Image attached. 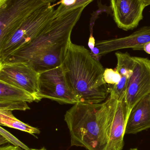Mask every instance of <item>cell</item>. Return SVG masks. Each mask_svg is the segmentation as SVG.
<instances>
[{
  "mask_svg": "<svg viewBox=\"0 0 150 150\" xmlns=\"http://www.w3.org/2000/svg\"><path fill=\"white\" fill-rule=\"evenodd\" d=\"M117 104V100L109 96L101 103L79 102L73 105L64 115L71 147H83L88 150H106Z\"/></svg>",
  "mask_w": 150,
  "mask_h": 150,
  "instance_id": "1",
  "label": "cell"
},
{
  "mask_svg": "<svg viewBox=\"0 0 150 150\" xmlns=\"http://www.w3.org/2000/svg\"><path fill=\"white\" fill-rule=\"evenodd\" d=\"M63 66L67 81L79 102L98 104L107 99L111 87L104 80L105 69L83 46L71 41Z\"/></svg>",
  "mask_w": 150,
  "mask_h": 150,
  "instance_id": "2",
  "label": "cell"
},
{
  "mask_svg": "<svg viewBox=\"0 0 150 150\" xmlns=\"http://www.w3.org/2000/svg\"><path fill=\"white\" fill-rule=\"evenodd\" d=\"M86 6L69 11L54 18L31 42L11 54L4 62H26L32 57L54 46L71 41L72 30Z\"/></svg>",
  "mask_w": 150,
  "mask_h": 150,
  "instance_id": "3",
  "label": "cell"
},
{
  "mask_svg": "<svg viewBox=\"0 0 150 150\" xmlns=\"http://www.w3.org/2000/svg\"><path fill=\"white\" fill-rule=\"evenodd\" d=\"M47 4L28 17L0 47V61L31 42L49 24L54 16V6Z\"/></svg>",
  "mask_w": 150,
  "mask_h": 150,
  "instance_id": "4",
  "label": "cell"
},
{
  "mask_svg": "<svg viewBox=\"0 0 150 150\" xmlns=\"http://www.w3.org/2000/svg\"><path fill=\"white\" fill-rule=\"evenodd\" d=\"M56 0H0V47L31 15Z\"/></svg>",
  "mask_w": 150,
  "mask_h": 150,
  "instance_id": "5",
  "label": "cell"
},
{
  "mask_svg": "<svg viewBox=\"0 0 150 150\" xmlns=\"http://www.w3.org/2000/svg\"><path fill=\"white\" fill-rule=\"evenodd\" d=\"M38 98L39 101L48 98L60 104L79 102L67 81L63 65L39 73Z\"/></svg>",
  "mask_w": 150,
  "mask_h": 150,
  "instance_id": "6",
  "label": "cell"
},
{
  "mask_svg": "<svg viewBox=\"0 0 150 150\" xmlns=\"http://www.w3.org/2000/svg\"><path fill=\"white\" fill-rule=\"evenodd\" d=\"M39 73L26 62H0V81L14 86L38 98Z\"/></svg>",
  "mask_w": 150,
  "mask_h": 150,
  "instance_id": "7",
  "label": "cell"
},
{
  "mask_svg": "<svg viewBox=\"0 0 150 150\" xmlns=\"http://www.w3.org/2000/svg\"><path fill=\"white\" fill-rule=\"evenodd\" d=\"M135 66L128 83L125 100L131 112L134 106L150 93V60L134 57Z\"/></svg>",
  "mask_w": 150,
  "mask_h": 150,
  "instance_id": "8",
  "label": "cell"
},
{
  "mask_svg": "<svg viewBox=\"0 0 150 150\" xmlns=\"http://www.w3.org/2000/svg\"><path fill=\"white\" fill-rule=\"evenodd\" d=\"M149 42L150 26H144L126 37L96 41L95 47L90 52L99 61L102 56L121 49L133 48L136 51H143L144 46Z\"/></svg>",
  "mask_w": 150,
  "mask_h": 150,
  "instance_id": "9",
  "label": "cell"
},
{
  "mask_svg": "<svg viewBox=\"0 0 150 150\" xmlns=\"http://www.w3.org/2000/svg\"><path fill=\"white\" fill-rule=\"evenodd\" d=\"M111 3L114 19L120 29L133 30L143 18L146 6L142 0H111Z\"/></svg>",
  "mask_w": 150,
  "mask_h": 150,
  "instance_id": "10",
  "label": "cell"
},
{
  "mask_svg": "<svg viewBox=\"0 0 150 150\" xmlns=\"http://www.w3.org/2000/svg\"><path fill=\"white\" fill-rule=\"evenodd\" d=\"M71 41L54 46L30 59L26 63L39 73L63 65Z\"/></svg>",
  "mask_w": 150,
  "mask_h": 150,
  "instance_id": "11",
  "label": "cell"
},
{
  "mask_svg": "<svg viewBox=\"0 0 150 150\" xmlns=\"http://www.w3.org/2000/svg\"><path fill=\"white\" fill-rule=\"evenodd\" d=\"M125 99L118 101L109 131V141L106 150H122L124 137L130 113Z\"/></svg>",
  "mask_w": 150,
  "mask_h": 150,
  "instance_id": "12",
  "label": "cell"
},
{
  "mask_svg": "<svg viewBox=\"0 0 150 150\" xmlns=\"http://www.w3.org/2000/svg\"><path fill=\"white\" fill-rule=\"evenodd\" d=\"M150 128V93L132 108L127 123L126 134H134Z\"/></svg>",
  "mask_w": 150,
  "mask_h": 150,
  "instance_id": "13",
  "label": "cell"
},
{
  "mask_svg": "<svg viewBox=\"0 0 150 150\" xmlns=\"http://www.w3.org/2000/svg\"><path fill=\"white\" fill-rule=\"evenodd\" d=\"M17 101L38 102L37 98L28 92L0 81V102Z\"/></svg>",
  "mask_w": 150,
  "mask_h": 150,
  "instance_id": "14",
  "label": "cell"
},
{
  "mask_svg": "<svg viewBox=\"0 0 150 150\" xmlns=\"http://www.w3.org/2000/svg\"><path fill=\"white\" fill-rule=\"evenodd\" d=\"M0 125L26 132L35 137H36L35 134H39L41 133L40 130L37 128L17 119L13 115L12 111L9 110H0Z\"/></svg>",
  "mask_w": 150,
  "mask_h": 150,
  "instance_id": "15",
  "label": "cell"
},
{
  "mask_svg": "<svg viewBox=\"0 0 150 150\" xmlns=\"http://www.w3.org/2000/svg\"><path fill=\"white\" fill-rule=\"evenodd\" d=\"M117 59V66L115 70L122 76L129 78L133 72L135 66L134 57L127 52H117L115 53Z\"/></svg>",
  "mask_w": 150,
  "mask_h": 150,
  "instance_id": "16",
  "label": "cell"
},
{
  "mask_svg": "<svg viewBox=\"0 0 150 150\" xmlns=\"http://www.w3.org/2000/svg\"><path fill=\"white\" fill-rule=\"evenodd\" d=\"M129 78L127 76H122L120 81L118 83L113 85L110 90L111 98L120 101L124 99L127 93L128 83Z\"/></svg>",
  "mask_w": 150,
  "mask_h": 150,
  "instance_id": "17",
  "label": "cell"
},
{
  "mask_svg": "<svg viewBox=\"0 0 150 150\" xmlns=\"http://www.w3.org/2000/svg\"><path fill=\"white\" fill-rule=\"evenodd\" d=\"M31 109L27 102L23 101L0 102V110L25 111Z\"/></svg>",
  "mask_w": 150,
  "mask_h": 150,
  "instance_id": "18",
  "label": "cell"
},
{
  "mask_svg": "<svg viewBox=\"0 0 150 150\" xmlns=\"http://www.w3.org/2000/svg\"><path fill=\"white\" fill-rule=\"evenodd\" d=\"M122 76L115 69L107 68L104 73V79L107 84L114 85L118 83L121 79Z\"/></svg>",
  "mask_w": 150,
  "mask_h": 150,
  "instance_id": "19",
  "label": "cell"
},
{
  "mask_svg": "<svg viewBox=\"0 0 150 150\" xmlns=\"http://www.w3.org/2000/svg\"><path fill=\"white\" fill-rule=\"evenodd\" d=\"M0 134L5 137L9 142L11 144L14 146L19 147L24 150H31L29 147L20 142L16 137L11 134L9 131L1 127H0Z\"/></svg>",
  "mask_w": 150,
  "mask_h": 150,
  "instance_id": "20",
  "label": "cell"
},
{
  "mask_svg": "<svg viewBox=\"0 0 150 150\" xmlns=\"http://www.w3.org/2000/svg\"><path fill=\"white\" fill-rule=\"evenodd\" d=\"M111 10L112 11V8L111 7H108L107 6H104V5H102V7H100V9L98 10L97 11L96 13L97 14H100L102 12H106L107 13H111ZM98 16V14H94V16L93 17V19L91 20L90 23V33H92V27H93V25H94V22L96 20L97 18V16Z\"/></svg>",
  "mask_w": 150,
  "mask_h": 150,
  "instance_id": "21",
  "label": "cell"
},
{
  "mask_svg": "<svg viewBox=\"0 0 150 150\" xmlns=\"http://www.w3.org/2000/svg\"><path fill=\"white\" fill-rule=\"evenodd\" d=\"M93 0H77L74 6L71 7L69 11L71 10L79 7H82L84 6H87L88 4L92 2Z\"/></svg>",
  "mask_w": 150,
  "mask_h": 150,
  "instance_id": "22",
  "label": "cell"
},
{
  "mask_svg": "<svg viewBox=\"0 0 150 150\" xmlns=\"http://www.w3.org/2000/svg\"><path fill=\"white\" fill-rule=\"evenodd\" d=\"M95 43H96V40H95L94 37L92 36V33H90V35L89 38V42H88V46H89V48L90 49L91 52L92 51L95 47Z\"/></svg>",
  "mask_w": 150,
  "mask_h": 150,
  "instance_id": "23",
  "label": "cell"
},
{
  "mask_svg": "<svg viewBox=\"0 0 150 150\" xmlns=\"http://www.w3.org/2000/svg\"><path fill=\"white\" fill-rule=\"evenodd\" d=\"M0 150H24L19 147L14 146V145H7L1 147Z\"/></svg>",
  "mask_w": 150,
  "mask_h": 150,
  "instance_id": "24",
  "label": "cell"
},
{
  "mask_svg": "<svg viewBox=\"0 0 150 150\" xmlns=\"http://www.w3.org/2000/svg\"><path fill=\"white\" fill-rule=\"evenodd\" d=\"M143 51H145L147 53L150 54V42L145 44L144 46Z\"/></svg>",
  "mask_w": 150,
  "mask_h": 150,
  "instance_id": "25",
  "label": "cell"
},
{
  "mask_svg": "<svg viewBox=\"0 0 150 150\" xmlns=\"http://www.w3.org/2000/svg\"><path fill=\"white\" fill-rule=\"evenodd\" d=\"M8 142H9L6 140V138L4 137L1 135V136H0V144L2 145V144H4L7 143Z\"/></svg>",
  "mask_w": 150,
  "mask_h": 150,
  "instance_id": "26",
  "label": "cell"
},
{
  "mask_svg": "<svg viewBox=\"0 0 150 150\" xmlns=\"http://www.w3.org/2000/svg\"><path fill=\"white\" fill-rule=\"evenodd\" d=\"M146 7L150 5V0H142Z\"/></svg>",
  "mask_w": 150,
  "mask_h": 150,
  "instance_id": "27",
  "label": "cell"
},
{
  "mask_svg": "<svg viewBox=\"0 0 150 150\" xmlns=\"http://www.w3.org/2000/svg\"><path fill=\"white\" fill-rule=\"evenodd\" d=\"M31 150H47L45 147H43L41 149H31Z\"/></svg>",
  "mask_w": 150,
  "mask_h": 150,
  "instance_id": "28",
  "label": "cell"
},
{
  "mask_svg": "<svg viewBox=\"0 0 150 150\" xmlns=\"http://www.w3.org/2000/svg\"><path fill=\"white\" fill-rule=\"evenodd\" d=\"M129 150H139L137 148H133V149H130Z\"/></svg>",
  "mask_w": 150,
  "mask_h": 150,
  "instance_id": "29",
  "label": "cell"
}]
</instances>
